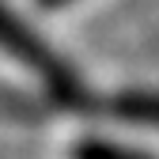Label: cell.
<instances>
[{
  "label": "cell",
  "instance_id": "cell-1",
  "mask_svg": "<svg viewBox=\"0 0 159 159\" xmlns=\"http://www.w3.org/2000/svg\"><path fill=\"white\" fill-rule=\"evenodd\" d=\"M0 49L11 53L15 61H23L27 68L38 72V80L49 87V95L57 98L61 106H84L87 102V95H84V84H80V76L57 57L42 38H38L23 19H19L4 0H0Z\"/></svg>",
  "mask_w": 159,
  "mask_h": 159
},
{
  "label": "cell",
  "instance_id": "cell-2",
  "mask_svg": "<svg viewBox=\"0 0 159 159\" xmlns=\"http://www.w3.org/2000/svg\"><path fill=\"white\" fill-rule=\"evenodd\" d=\"M110 114L133 125H159V91H125L110 102Z\"/></svg>",
  "mask_w": 159,
  "mask_h": 159
},
{
  "label": "cell",
  "instance_id": "cell-3",
  "mask_svg": "<svg viewBox=\"0 0 159 159\" xmlns=\"http://www.w3.org/2000/svg\"><path fill=\"white\" fill-rule=\"evenodd\" d=\"M72 159H155L144 148L133 144H114V140H80L72 148Z\"/></svg>",
  "mask_w": 159,
  "mask_h": 159
},
{
  "label": "cell",
  "instance_id": "cell-4",
  "mask_svg": "<svg viewBox=\"0 0 159 159\" xmlns=\"http://www.w3.org/2000/svg\"><path fill=\"white\" fill-rule=\"evenodd\" d=\"M42 8H57V4H68V0H38Z\"/></svg>",
  "mask_w": 159,
  "mask_h": 159
}]
</instances>
